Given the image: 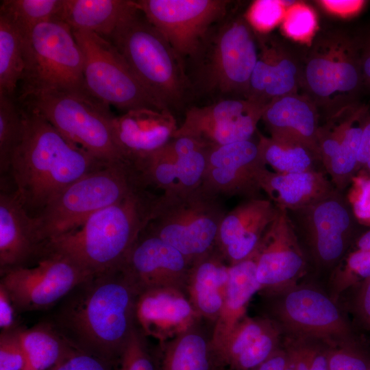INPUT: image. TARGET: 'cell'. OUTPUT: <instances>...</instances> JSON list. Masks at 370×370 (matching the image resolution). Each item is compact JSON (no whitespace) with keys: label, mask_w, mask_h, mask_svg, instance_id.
Listing matches in <instances>:
<instances>
[{"label":"cell","mask_w":370,"mask_h":370,"mask_svg":"<svg viewBox=\"0 0 370 370\" xmlns=\"http://www.w3.org/2000/svg\"><path fill=\"white\" fill-rule=\"evenodd\" d=\"M140 293L122 267L94 275L68 295L58 325L77 347L115 365L136 326Z\"/></svg>","instance_id":"1"},{"label":"cell","mask_w":370,"mask_h":370,"mask_svg":"<svg viewBox=\"0 0 370 370\" xmlns=\"http://www.w3.org/2000/svg\"><path fill=\"white\" fill-rule=\"evenodd\" d=\"M21 107L23 135L10 171L18 198L36 217L69 184L107 164L69 141L36 112Z\"/></svg>","instance_id":"2"},{"label":"cell","mask_w":370,"mask_h":370,"mask_svg":"<svg viewBox=\"0 0 370 370\" xmlns=\"http://www.w3.org/2000/svg\"><path fill=\"white\" fill-rule=\"evenodd\" d=\"M158 197L139 188L77 229L45 243L41 254L64 256L91 275L121 268L151 220Z\"/></svg>","instance_id":"3"},{"label":"cell","mask_w":370,"mask_h":370,"mask_svg":"<svg viewBox=\"0 0 370 370\" xmlns=\"http://www.w3.org/2000/svg\"><path fill=\"white\" fill-rule=\"evenodd\" d=\"M108 40L165 109L182 103L188 87L184 62L138 8L121 21Z\"/></svg>","instance_id":"4"},{"label":"cell","mask_w":370,"mask_h":370,"mask_svg":"<svg viewBox=\"0 0 370 370\" xmlns=\"http://www.w3.org/2000/svg\"><path fill=\"white\" fill-rule=\"evenodd\" d=\"M142 187L145 188L134 166L126 161L107 164L84 175L63 188L35 217L42 247Z\"/></svg>","instance_id":"5"},{"label":"cell","mask_w":370,"mask_h":370,"mask_svg":"<svg viewBox=\"0 0 370 370\" xmlns=\"http://www.w3.org/2000/svg\"><path fill=\"white\" fill-rule=\"evenodd\" d=\"M16 99L97 160L106 164L125 161L114 141L110 106L88 90L35 91Z\"/></svg>","instance_id":"6"},{"label":"cell","mask_w":370,"mask_h":370,"mask_svg":"<svg viewBox=\"0 0 370 370\" xmlns=\"http://www.w3.org/2000/svg\"><path fill=\"white\" fill-rule=\"evenodd\" d=\"M226 212L221 197L201 186L158 195L145 230L182 253L193 264L216 249Z\"/></svg>","instance_id":"7"},{"label":"cell","mask_w":370,"mask_h":370,"mask_svg":"<svg viewBox=\"0 0 370 370\" xmlns=\"http://www.w3.org/2000/svg\"><path fill=\"white\" fill-rule=\"evenodd\" d=\"M362 81L360 59L347 38L328 33L314 40L302 65L301 87L326 121L353 106Z\"/></svg>","instance_id":"8"},{"label":"cell","mask_w":370,"mask_h":370,"mask_svg":"<svg viewBox=\"0 0 370 370\" xmlns=\"http://www.w3.org/2000/svg\"><path fill=\"white\" fill-rule=\"evenodd\" d=\"M25 70L21 94L48 90H87L84 56L72 29L53 18L23 37Z\"/></svg>","instance_id":"9"},{"label":"cell","mask_w":370,"mask_h":370,"mask_svg":"<svg viewBox=\"0 0 370 370\" xmlns=\"http://www.w3.org/2000/svg\"><path fill=\"white\" fill-rule=\"evenodd\" d=\"M286 212L299 242L304 243L310 258L321 269L334 268L367 229L357 220L344 191L337 189L318 201Z\"/></svg>","instance_id":"10"},{"label":"cell","mask_w":370,"mask_h":370,"mask_svg":"<svg viewBox=\"0 0 370 370\" xmlns=\"http://www.w3.org/2000/svg\"><path fill=\"white\" fill-rule=\"evenodd\" d=\"M267 295L271 297L273 321L291 337L316 340L331 347L356 343L336 301L322 291L294 284Z\"/></svg>","instance_id":"11"},{"label":"cell","mask_w":370,"mask_h":370,"mask_svg":"<svg viewBox=\"0 0 370 370\" xmlns=\"http://www.w3.org/2000/svg\"><path fill=\"white\" fill-rule=\"evenodd\" d=\"M73 32L84 56L85 86L92 96L125 112L167 110L149 94L109 40L92 32Z\"/></svg>","instance_id":"12"},{"label":"cell","mask_w":370,"mask_h":370,"mask_svg":"<svg viewBox=\"0 0 370 370\" xmlns=\"http://www.w3.org/2000/svg\"><path fill=\"white\" fill-rule=\"evenodd\" d=\"M247 17L227 20L206 40L209 49L203 69L204 86L223 95L247 99L250 79L258 60L259 45Z\"/></svg>","instance_id":"13"},{"label":"cell","mask_w":370,"mask_h":370,"mask_svg":"<svg viewBox=\"0 0 370 370\" xmlns=\"http://www.w3.org/2000/svg\"><path fill=\"white\" fill-rule=\"evenodd\" d=\"M139 11L184 62L198 58L212 27L223 20L230 1L138 0Z\"/></svg>","instance_id":"14"},{"label":"cell","mask_w":370,"mask_h":370,"mask_svg":"<svg viewBox=\"0 0 370 370\" xmlns=\"http://www.w3.org/2000/svg\"><path fill=\"white\" fill-rule=\"evenodd\" d=\"M1 273L0 284L21 311L46 309L94 275L55 253L42 254L34 267H18Z\"/></svg>","instance_id":"15"},{"label":"cell","mask_w":370,"mask_h":370,"mask_svg":"<svg viewBox=\"0 0 370 370\" xmlns=\"http://www.w3.org/2000/svg\"><path fill=\"white\" fill-rule=\"evenodd\" d=\"M265 106L247 99H225L193 107L173 138L188 136L210 147L252 138Z\"/></svg>","instance_id":"16"},{"label":"cell","mask_w":370,"mask_h":370,"mask_svg":"<svg viewBox=\"0 0 370 370\" xmlns=\"http://www.w3.org/2000/svg\"><path fill=\"white\" fill-rule=\"evenodd\" d=\"M266 168L258 140L211 147L201 186L220 197L260 198V177Z\"/></svg>","instance_id":"17"},{"label":"cell","mask_w":370,"mask_h":370,"mask_svg":"<svg viewBox=\"0 0 370 370\" xmlns=\"http://www.w3.org/2000/svg\"><path fill=\"white\" fill-rule=\"evenodd\" d=\"M255 254L257 280L266 294L295 284L304 274L306 256L286 210L278 208Z\"/></svg>","instance_id":"18"},{"label":"cell","mask_w":370,"mask_h":370,"mask_svg":"<svg viewBox=\"0 0 370 370\" xmlns=\"http://www.w3.org/2000/svg\"><path fill=\"white\" fill-rule=\"evenodd\" d=\"M191 266L178 250L144 230L122 267L140 293L156 288H173L186 293Z\"/></svg>","instance_id":"19"},{"label":"cell","mask_w":370,"mask_h":370,"mask_svg":"<svg viewBox=\"0 0 370 370\" xmlns=\"http://www.w3.org/2000/svg\"><path fill=\"white\" fill-rule=\"evenodd\" d=\"M281 329L271 319L245 316L225 334L212 336L220 370H251L280 348Z\"/></svg>","instance_id":"20"},{"label":"cell","mask_w":370,"mask_h":370,"mask_svg":"<svg viewBox=\"0 0 370 370\" xmlns=\"http://www.w3.org/2000/svg\"><path fill=\"white\" fill-rule=\"evenodd\" d=\"M135 317L143 334L155 338L158 344L175 338L204 319L187 293L173 288L142 291L136 301Z\"/></svg>","instance_id":"21"},{"label":"cell","mask_w":370,"mask_h":370,"mask_svg":"<svg viewBox=\"0 0 370 370\" xmlns=\"http://www.w3.org/2000/svg\"><path fill=\"white\" fill-rule=\"evenodd\" d=\"M277 212L272 201L262 197L246 199L226 212L219 229L216 249L229 265L255 252Z\"/></svg>","instance_id":"22"},{"label":"cell","mask_w":370,"mask_h":370,"mask_svg":"<svg viewBox=\"0 0 370 370\" xmlns=\"http://www.w3.org/2000/svg\"><path fill=\"white\" fill-rule=\"evenodd\" d=\"M177 127L169 110L133 109L114 116L112 121L115 143L123 159L131 164L166 145Z\"/></svg>","instance_id":"23"},{"label":"cell","mask_w":370,"mask_h":370,"mask_svg":"<svg viewBox=\"0 0 370 370\" xmlns=\"http://www.w3.org/2000/svg\"><path fill=\"white\" fill-rule=\"evenodd\" d=\"M210 148L176 156L164 145L132 166L147 188L153 187L163 193L186 190L201 186Z\"/></svg>","instance_id":"24"},{"label":"cell","mask_w":370,"mask_h":370,"mask_svg":"<svg viewBox=\"0 0 370 370\" xmlns=\"http://www.w3.org/2000/svg\"><path fill=\"white\" fill-rule=\"evenodd\" d=\"M37 221L26 210L15 190L0 193V269L24 266L40 254Z\"/></svg>","instance_id":"25"},{"label":"cell","mask_w":370,"mask_h":370,"mask_svg":"<svg viewBox=\"0 0 370 370\" xmlns=\"http://www.w3.org/2000/svg\"><path fill=\"white\" fill-rule=\"evenodd\" d=\"M247 99L267 106L282 96L298 92L302 66L284 47L270 42L260 46Z\"/></svg>","instance_id":"26"},{"label":"cell","mask_w":370,"mask_h":370,"mask_svg":"<svg viewBox=\"0 0 370 370\" xmlns=\"http://www.w3.org/2000/svg\"><path fill=\"white\" fill-rule=\"evenodd\" d=\"M320 112L306 95L291 93L276 98L264 108L261 120L270 136L304 144L318 151Z\"/></svg>","instance_id":"27"},{"label":"cell","mask_w":370,"mask_h":370,"mask_svg":"<svg viewBox=\"0 0 370 370\" xmlns=\"http://www.w3.org/2000/svg\"><path fill=\"white\" fill-rule=\"evenodd\" d=\"M260 185L277 208L286 210L310 205L336 189L324 171L278 173L267 168L260 175Z\"/></svg>","instance_id":"28"},{"label":"cell","mask_w":370,"mask_h":370,"mask_svg":"<svg viewBox=\"0 0 370 370\" xmlns=\"http://www.w3.org/2000/svg\"><path fill=\"white\" fill-rule=\"evenodd\" d=\"M229 264L217 249L194 262L186 285L187 295L200 316L214 325L223 308Z\"/></svg>","instance_id":"29"},{"label":"cell","mask_w":370,"mask_h":370,"mask_svg":"<svg viewBox=\"0 0 370 370\" xmlns=\"http://www.w3.org/2000/svg\"><path fill=\"white\" fill-rule=\"evenodd\" d=\"M136 9L134 1L62 0L57 19L73 31L92 32L108 39Z\"/></svg>","instance_id":"30"},{"label":"cell","mask_w":370,"mask_h":370,"mask_svg":"<svg viewBox=\"0 0 370 370\" xmlns=\"http://www.w3.org/2000/svg\"><path fill=\"white\" fill-rule=\"evenodd\" d=\"M201 322L175 338L158 344L159 370H220L209 335Z\"/></svg>","instance_id":"31"},{"label":"cell","mask_w":370,"mask_h":370,"mask_svg":"<svg viewBox=\"0 0 370 370\" xmlns=\"http://www.w3.org/2000/svg\"><path fill=\"white\" fill-rule=\"evenodd\" d=\"M259 291L261 286L256 277L255 252L249 258L229 265L224 303L214 325L212 336L225 334L243 318L251 299Z\"/></svg>","instance_id":"32"},{"label":"cell","mask_w":370,"mask_h":370,"mask_svg":"<svg viewBox=\"0 0 370 370\" xmlns=\"http://www.w3.org/2000/svg\"><path fill=\"white\" fill-rule=\"evenodd\" d=\"M366 107L347 109L341 113L343 136L334 156L325 170L336 189L344 191L358 174V154L365 119Z\"/></svg>","instance_id":"33"},{"label":"cell","mask_w":370,"mask_h":370,"mask_svg":"<svg viewBox=\"0 0 370 370\" xmlns=\"http://www.w3.org/2000/svg\"><path fill=\"white\" fill-rule=\"evenodd\" d=\"M17 334L25 356L24 370H51L76 347L48 325L18 329Z\"/></svg>","instance_id":"34"},{"label":"cell","mask_w":370,"mask_h":370,"mask_svg":"<svg viewBox=\"0 0 370 370\" xmlns=\"http://www.w3.org/2000/svg\"><path fill=\"white\" fill-rule=\"evenodd\" d=\"M258 143L265 165L273 172L291 173L304 171L326 172L320 153L295 141L265 136L258 133Z\"/></svg>","instance_id":"35"},{"label":"cell","mask_w":370,"mask_h":370,"mask_svg":"<svg viewBox=\"0 0 370 370\" xmlns=\"http://www.w3.org/2000/svg\"><path fill=\"white\" fill-rule=\"evenodd\" d=\"M25 70L23 37L0 12V95L15 97Z\"/></svg>","instance_id":"36"},{"label":"cell","mask_w":370,"mask_h":370,"mask_svg":"<svg viewBox=\"0 0 370 370\" xmlns=\"http://www.w3.org/2000/svg\"><path fill=\"white\" fill-rule=\"evenodd\" d=\"M62 0H4L0 12L5 14L23 37L38 25L57 18Z\"/></svg>","instance_id":"37"},{"label":"cell","mask_w":370,"mask_h":370,"mask_svg":"<svg viewBox=\"0 0 370 370\" xmlns=\"http://www.w3.org/2000/svg\"><path fill=\"white\" fill-rule=\"evenodd\" d=\"M23 131L22 110L16 97L0 95V171H10Z\"/></svg>","instance_id":"38"},{"label":"cell","mask_w":370,"mask_h":370,"mask_svg":"<svg viewBox=\"0 0 370 370\" xmlns=\"http://www.w3.org/2000/svg\"><path fill=\"white\" fill-rule=\"evenodd\" d=\"M370 277V250L354 249L345 255L334 268L331 295L336 301L341 293Z\"/></svg>","instance_id":"39"},{"label":"cell","mask_w":370,"mask_h":370,"mask_svg":"<svg viewBox=\"0 0 370 370\" xmlns=\"http://www.w3.org/2000/svg\"><path fill=\"white\" fill-rule=\"evenodd\" d=\"M114 370H159L158 352L152 351L137 325L114 365Z\"/></svg>","instance_id":"40"},{"label":"cell","mask_w":370,"mask_h":370,"mask_svg":"<svg viewBox=\"0 0 370 370\" xmlns=\"http://www.w3.org/2000/svg\"><path fill=\"white\" fill-rule=\"evenodd\" d=\"M285 349L291 354L296 370H328L330 347L320 341L291 337Z\"/></svg>","instance_id":"41"},{"label":"cell","mask_w":370,"mask_h":370,"mask_svg":"<svg viewBox=\"0 0 370 370\" xmlns=\"http://www.w3.org/2000/svg\"><path fill=\"white\" fill-rule=\"evenodd\" d=\"M313 10L302 3H294L287 8L282 20V29L289 38L300 42L312 39L317 28Z\"/></svg>","instance_id":"42"},{"label":"cell","mask_w":370,"mask_h":370,"mask_svg":"<svg viewBox=\"0 0 370 370\" xmlns=\"http://www.w3.org/2000/svg\"><path fill=\"white\" fill-rule=\"evenodd\" d=\"M370 358L357 343L330 347L328 370H369Z\"/></svg>","instance_id":"43"},{"label":"cell","mask_w":370,"mask_h":370,"mask_svg":"<svg viewBox=\"0 0 370 370\" xmlns=\"http://www.w3.org/2000/svg\"><path fill=\"white\" fill-rule=\"evenodd\" d=\"M286 9L283 1H257L251 7L247 18L254 29L266 32L282 21Z\"/></svg>","instance_id":"44"},{"label":"cell","mask_w":370,"mask_h":370,"mask_svg":"<svg viewBox=\"0 0 370 370\" xmlns=\"http://www.w3.org/2000/svg\"><path fill=\"white\" fill-rule=\"evenodd\" d=\"M25 356L17 330L1 332L0 336V370H24Z\"/></svg>","instance_id":"45"},{"label":"cell","mask_w":370,"mask_h":370,"mask_svg":"<svg viewBox=\"0 0 370 370\" xmlns=\"http://www.w3.org/2000/svg\"><path fill=\"white\" fill-rule=\"evenodd\" d=\"M354 184L349 201L358 222L365 227H370V178L357 174L352 180Z\"/></svg>","instance_id":"46"},{"label":"cell","mask_w":370,"mask_h":370,"mask_svg":"<svg viewBox=\"0 0 370 370\" xmlns=\"http://www.w3.org/2000/svg\"><path fill=\"white\" fill-rule=\"evenodd\" d=\"M51 370H114V365L76 346Z\"/></svg>","instance_id":"47"},{"label":"cell","mask_w":370,"mask_h":370,"mask_svg":"<svg viewBox=\"0 0 370 370\" xmlns=\"http://www.w3.org/2000/svg\"><path fill=\"white\" fill-rule=\"evenodd\" d=\"M354 309L360 323L366 329L370 330V277L360 284Z\"/></svg>","instance_id":"48"},{"label":"cell","mask_w":370,"mask_h":370,"mask_svg":"<svg viewBox=\"0 0 370 370\" xmlns=\"http://www.w3.org/2000/svg\"><path fill=\"white\" fill-rule=\"evenodd\" d=\"M323 9L334 15L348 17L360 12L365 1L361 0H322L319 1Z\"/></svg>","instance_id":"49"},{"label":"cell","mask_w":370,"mask_h":370,"mask_svg":"<svg viewBox=\"0 0 370 370\" xmlns=\"http://www.w3.org/2000/svg\"><path fill=\"white\" fill-rule=\"evenodd\" d=\"M251 370H296L293 360L286 349H278L267 359Z\"/></svg>","instance_id":"50"},{"label":"cell","mask_w":370,"mask_h":370,"mask_svg":"<svg viewBox=\"0 0 370 370\" xmlns=\"http://www.w3.org/2000/svg\"><path fill=\"white\" fill-rule=\"evenodd\" d=\"M14 309L8 293L0 284V327L2 332L14 330Z\"/></svg>","instance_id":"51"},{"label":"cell","mask_w":370,"mask_h":370,"mask_svg":"<svg viewBox=\"0 0 370 370\" xmlns=\"http://www.w3.org/2000/svg\"><path fill=\"white\" fill-rule=\"evenodd\" d=\"M370 158V114L365 119L358 154V173Z\"/></svg>","instance_id":"52"},{"label":"cell","mask_w":370,"mask_h":370,"mask_svg":"<svg viewBox=\"0 0 370 370\" xmlns=\"http://www.w3.org/2000/svg\"><path fill=\"white\" fill-rule=\"evenodd\" d=\"M360 59L362 80L370 86V41Z\"/></svg>","instance_id":"53"},{"label":"cell","mask_w":370,"mask_h":370,"mask_svg":"<svg viewBox=\"0 0 370 370\" xmlns=\"http://www.w3.org/2000/svg\"><path fill=\"white\" fill-rule=\"evenodd\" d=\"M355 249L370 250V227L365 230L354 241Z\"/></svg>","instance_id":"54"},{"label":"cell","mask_w":370,"mask_h":370,"mask_svg":"<svg viewBox=\"0 0 370 370\" xmlns=\"http://www.w3.org/2000/svg\"><path fill=\"white\" fill-rule=\"evenodd\" d=\"M358 174H362L370 178V158L367 160L365 164L361 168Z\"/></svg>","instance_id":"55"}]
</instances>
